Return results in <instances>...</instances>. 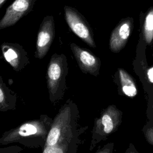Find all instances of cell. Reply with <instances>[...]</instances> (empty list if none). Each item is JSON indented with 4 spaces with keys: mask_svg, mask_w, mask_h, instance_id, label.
<instances>
[{
    "mask_svg": "<svg viewBox=\"0 0 153 153\" xmlns=\"http://www.w3.org/2000/svg\"><path fill=\"white\" fill-rule=\"evenodd\" d=\"M79 110L68 99L53 120L42 152L43 153H76L83 128L79 127Z\"/></svg>",
    "mask_w": 153,
    "mask_h": 153,
    "instance_id": "1",
    "label": "cell"
},
{
    "mask_svg": "<svg viewBox=\"0 0 153 153\" xmlns=\"http://www.w3.org/2000/svg\"><path fill=\"white\" fill-rule=\"evenodd\" d=\"M53 119L46 114L25 121L5 131L0 137V145L17 143L30 148H42Z\"/></svg>",
    "mask_w": 153,
    "mask_h": 153,
    "instance_id": "2",
    "label": "cell"
},
{
    "mask_svg": "<svg viewBox=\"0 0 153 153\" xmlns=\"http://www.w3.org/2000/svg\"><path fill=\"white\" fill-rule=\"evenodd\" d=\"M68 71L66 56L63 53H54L48 64L45 75L49 99L53 104L57 103L64 97Z\"/></svg>",
    "mask_w": 153,
    "mask_h": 153,
    "instance_id": "3",
    "label": "cell"
},
{
    "mask_svg": "<svg viewBox=\"0 0 153 153\" xmlns=\"http://www.w3.org/2000/svg\"><path fill=\"white\" fill-rule=\"evenodd\" d=\"M65 18L71 30L92 48H96L91 30L82 15L75 8L65 5Z\"/></svg>",
    "mask_w": 153,
    "mask_h": 153,
    "instance_id": "4",
    "label": "cell"
},
{
    "mask_svg": "<svg viewBox=\"0 0 153 153\" xmlns=\"http://www.w3.org/2000/svg\"><path fill=\"white\" fill-rule=\"evenodd\" d=\"M55 36V23L53 16H46L40 24L38 32L35 57L43 59L48 52Z\"/></svg>",
    "mask_w": 153,
    "mask_h": 153,
    "instance_id": "5",
    "label": "cell"
},
{
    "mask_svg": "<svg viewBox=\"0 0 153 153\" xmlns=\"http://www.w3.org/2000/svg\"><path fill=\"white\" fill-rule=\"evenodd\" d=\"M121 122V113L114 106H109L95 120L93 137L104 136L115 131Z\"/></svg>",
    "mask_w": 153,
    "mask_h": 153,
    "instance_id": "6",
    "label": "cell"
},
{
    "mask_svg": "<svg viewBox=\"0 0 153 153\" xmlns=\"http://www.w3.org/2000/svg\"><path fill=\"white\" fill-rule=\"evenodd\" d=\"M36 0H14L6 9L0 19V30L16 24L20 19L32 11Z\"/></svg>",
    "mask_w": 153,
    "mask_h": 153,
    "instance_id": "7",
    "label": "cell"
},
{
    "mask_svg": "<svg viewBox=\"0 0 153 153\" xmlns=\"http://www.w3.org/2000/svg\"><path fill=\"white\" fill-rule=\"evenodd\" d=\"M1 50L3 57L16 72H20L29 63L27 52L18 43L3 42Z\"/></svg>",
    "mask_w": 153,
    "mask_h": 153,
    "instance_id": "8",
    "label": "cell"
},
{
    "mask_svg": "<svg viewBox=\"0 0 153 153\" xmlns=\"http://www.w3.org/2000/svg\"><path fill=\"white\" fill-rule=\"evenodd\" d=\"M69 46L80 70L84 74L97 76L100 67L99 58L75 43H71Z\"/></svg>",
    "mask_w": 153,
    "mask_h": 153,
    "instance_id": "9",
    "label": "cell"
},
{
    "mask_svg": "<svg viewBox=\"0 0 153 153\" xmlns=\"http://www.w3.org/2000/svg\"><path fill=\"white\" fill-rule=\"evenodd\" d=\"M130 34V25L124 22L112 33L109 40V48L114 53L120 51L125 46Z\"/></svg>",
    "mask_w": 153,
    "mask_h": 153,
    "instance_id": "10",
    "label": "cell"
},
{
    "mask_svg": "<svg viewBox=\"0 0 153 153\" xmlns=\"http://www.w3.org/2000/svg\"><path fill=\"white\" fill-rule=\"evenodd\" d=\"M17 100V94L5 84L0 74V111L15 110Z\"/></svg>",
    "mask_w": 153,
    "mask_h": 153,
    "instance_id": "11",
    "label": "cell"
},
{
    "mask_svg": "<svg viewBox=\"0 0 153 153\" xmlns=\"http://www.w3.org/2000/svg\"><path fill=\"white\" fill-rule=\"evenodd\" d=\"M119 75L123 93L128 97H134L137 94V90L131 77L122 69H119Z\"/></svg>",
    "mask_w": 153,
    "mask_h": 153,
    "instance_id": "12",
    "label": "cell"
},
{
    "mask_svg": "<svg viewBox=\"0 0 153 153\" xmlns=\"http://www.w3.org/2000/svg\"><path fill=\"white\" fill-rule=\"evenodd\" d=\"M143 36L147 44H150L153 39V11H151L146 17Z\"/></svg>",
    "mask_w": 153,
    "mask_h": 153,
    "instance_id": "13",
    "label": "cell"
},
{
    "mask_svg": "<svg viewBox=\"0 0 153 153\" xmlns=\"http://www.w3.org/2000/svg\"><path fill=\"white\" fill-rule=\"evenodd\" d=\"M22 150V149L19 146H10L8 148H4L3 149L0 148V153H11V152H19Z\"/></svg>",
    "mask_w": 153,
    "mask_h": 153,
    "instance_id": "14",
    "label": "cell"
},
{
    "mask_svg": "<svg viewBox=\"0 0 153 153\" xmlns=\"http://www.w3.org/2000/svg\"><path fill=\"white\" fill-rule=\"evenodd\" d=\"M145 137L147 141L153 145V127H149L145 132Z\"/></svg>",
    "mask_w": 153,
    "mask_h": 153,
    "instance_id": "15",
    "label": "cell"
},
{
    "mask_svg": "<svg viewBox=\"0 0 153 153\" xmlns=\"http://www.w3.org/2000/svg\"><path fill=\"white\" fill-rule=\"evenodd\" d=\"M147 75H148V78L149 81L151 83H153V67H152L148 69Z\"/></svg>",
    "mask_w": 153,
    "mask_h": 153,
    "instance_id": "16",
    "label": "cell"
},
{
    "mask_svg": "<svg viewBox=\"0 0 153 153\" xmlns=\"http://www.w3.org/2000/svg\"><path fill=\"white\" fill-rule=\"evenodd\" d=\"M7 0H0V9L2 8V5L4 4V3L6 2Z\"/></svg>",
    "mask_w": 153,
    "mask_h": 153,
    "instance_id": "17",
    "label": "cell"
}]
</instances>
